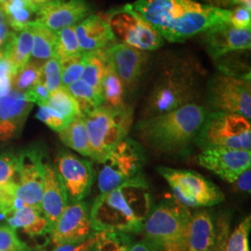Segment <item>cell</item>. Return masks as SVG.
Masks as SVG:
<instances>
[{
	"label": "cell",
	"instance_id": "obj_35",
	"mask_svg": "<svg viewBox=\"0 0 251 251\" xmlns=\"http://www.w3.org/2000/svg\"><path fill=\"white\" fill-rule=\"evenodd\" d=\"M132 244L126 233L100 232L92 251H130Z\"/></svg>",
	"mask_w": 251,
	"mask_h": 251
},
{
	"label": "cell",
	"instance_id": "obj_37",
	"mask_svg": "<svg viewBox=\"0 0 251 251\" xmlns=\"http://www.w3.org/2000/svg\"><path fill=\"white\" fill-rule=\"evenodd\" d=\"M23 206L24 203L15 194V182L0 183V214L8 218Z\"/></svg>",
	"mask_w": 251,
	"mask_h": 251
},
{
	"label": "cell",
	"instance_id": "obj_16",
	"mask_svg": "<svg viewBox=\"0 0 251 251\" xmlns=\"http://www.w3.org/2000/svg\"><path fill=\"white\" fill-rule=\"evenodd\" d=\"M198 164L231 185L237 177L251 168V151L210 148L198 154Z\"/></svg>",
	"mask_w": 251,
	"mask_h": 251
},
{
	"label": "cell",
	"instance_id": "obj_25",
	"mask_svg": "<svg viewBox=\"0 0 251 251\" xmlns=\"http://www.w3.org/2000/svg\"><path fill=\"white\" fill-rule=\"evenodd\" d=\"M0 9L12 31L29 26L36 19V11L30 2L23 0H0Z\"/></svg>",
	"mask_w": 251,
	"mask_h": 251
},
{
	"label": "cell",
	"instance_id": "obj_47",
	"mask_svg": "<svg viewBox=\"0 0 251 251\" xmlns=\"http://www.w3.org/2000/svg\"><path fill=\"white\" fill-rule=\"evenodd\" d=\"M233 187L239 192L251 194V170L249 169L242 172L235 181L233 182Z\"/></svg>",
	"mask_w": 251,
	"mask_h": 251
},
{
	"label": "cell",
	"instance_id": "obj_20",
	"mask_svg": "<svg viewBox=\"0 0 251 251\" xmlns=\"http://www.w3.org/2000/svg\"><path fill=\"white\" fill-rule=\"evenodd\" d=\"M75 34L82 53L104 50L116 41L104 15L90 14L75 25Z\"/></svg>",
	"mask_w": 251,
	"mask_h": 251
},
{
	"label": "cell",
	"instance_id": "obj_3",
	"mask_svg": "<svg viewBox=\"0 0 251 251\" xmlns=\"http://www.w3.org/2000/svg\"><path fill=\"white\" fill-rule=\"evenodd\" d=\"M207 113L205 106L189 103L141 119L136 129L142 142L152 150L171 155L182 154L195 144Z\"/></svg>",
	"mask_w": 251,
	"mask_h": 251
},
{
	"label": "cell",
	"instance_id": "obj_30",
	"mask_svg": "<svg viewBox=\"0 0 251 251\" xmlns=\"http://www.w3.org/2000/svg\"><path fill=\"white\" fill-rule=\"evenodd\" d=\"M47 105L60 113L68 122H71L76 117H83L77 101L67 87L64 86L50 92Z\"/></svg>",
	"mask_w": 251,
	"mask_h": 251
},
{
	"label": "cell",
	"instance_id": "obj_10",
	"mask_svg": "<svg viewBox=\"0 0 251 251\" xmlns=\"http://www.w3.org/2000/svg\"><path fill=\"white\" fill-rule=\"evenodd\" d=\"M116 38L140 50L151 51L164 43L160 33L139 14L131 4L110 9L103 14Z\"/></svg>",
	"mask_w": 251,
	"mask_h": 251
},
{
	"label": "cell",
	"instance_id": "obj_12",
	"mask_svg": "<svg viewBox=\"0 0 251 251\" xmlns=\"http://www.w3.org/2000/svg\"><path fill=\"white\" fill-rule=\"evenodd\" d=\"M16 197L24 205L41 209V199L45 177V157L39 148H28L17 153Z\"/></svg>",
	"mask_w": 251,
	"mask_h": 251
},
{
	"label": "cell",
	"instance_id": "obj_29",
	"mask_svg": "<svg viewBox=\"0 0 251 251\" xmlns=\"http://www.w3.org/2000/svg\"><path fill=\"white\" fill-rule=\"evenodd\" d=\"M125 88L117 73L107 62L105 73L101 82L102 105L110 108H118L125 105Z\"/></svg>",
	"mask_w": 251,
	"mask_h": 251
},
{
	"label": "cell",
	"instance_id": "obj_21",
	"mask_svg": "<svg viewBox=\"0 0 251 251\" xmlns=\"http://www.w3.org/2000/svg\"><path fill=\"white\" fill-rule=\"evenodd\" d=\"M68 201L66 190L56 168L50 164H46L41 210L48 220L50 229L69 204Z\"/></svg>",
	"mask_w": 251,
	"mask_h": 251
},
{
	"label": "cell",
	"instance_id": "obj_19",
	"mask_svg": "<svg viewBox=\"0 0 251 251\" xmlns=\"http://www.w3.org/2000/svg\"><path fill=\"white\" fill-rule=\"evenodd\" d=\"M33 104L24 93L13 90L0 99V144L21 134Z\"/></svg>",
	"mask_w": 251,
	"mask_h": 251
},
{
	"label": "cell",
	"instance_id": "obj_15",
	"mask_svg": "<svg viewBox=\"0 0 251 251\" xmlns=\"http://www.w3.org/2000/svg\"><path fill=\"white\" fill-rule=\"evenodd\" d=\"M56 170L63 180L68 200L82 201L90 193L95 173L89 160L73 152L61 151L56 159Z\"/></svg>",
	"mask_w": 251,
	"mask_h": 251
},
{
	"label": "cell",
	"instance_id": "obj_26",
	"mask_svg": "<svg viewBox=\"0 0 251 251\" xmlns=\"http://www.w3.org/2000/svg\"><path fill=\"white\" fill-rule=\"evenodd\" d=\"M59 133V138L64 145L83 156L91 158L90 141L87 133L84 117L75 118Z\"/></svg>",
	"mask_w": 251,
	"mask_h": 251
},
{
	"label": "cell",
	"instance_id": "obj_42",
	"mask_svg": "<svg viewBox=\"0 0 251 251\" xmlns=\"http://www.w3.org/2000/svg\"><path fill=\"white\" fill-rule=\"evenodd\" d=\"M231 218L227 213H223L215 224V241L211 251H225L228 236L231 233Z\"/></svg>",
	"mask_w": 251,
	"mask_h": 251
},
{
	"label": "cell",
	"instance_id": "obj_39",
	"mask_svg": "<svg viewBox=\"0 0 251 251\" xmlns=\"http://www.w3.org/2000/svg\"><path fill=\"white\" fill-rule=\"evenodd\" d=\"M36 117L56 132H60L70 123L60 113L47 104L39 106Z\"/></svg>",
	"mask_w": 251,
	"mask_h": 251
},
{
	"label": "cell",
	"instance_id": "obj_7",
	"mask_svg": "<svg viewBox=\"0 0 251 251\" xmlns=\"http://www.w3.org/2000/svg\"><path fill=\"white\" fill-rule=\"evenodd\" d=\"M195 144L201 150L227 148L251 151V120L221 111L207 113Z\"/></svg>",
	"mask_w": 251,
	"mask_h": 251
},
{
	"label": "cell",
	"instance_id": "obj_1",
	"mask_svg": "<svg viewBox=\"0 0 251 251\" xmlns=\"http://www.w3.org/2000/svg\"><path fill=\"white\" fill-rule=\"evenodd\" d=\"M131 5L170 42H182L208 28L229 23L230 9L197 0H138Z\"/></svg>",
	"mask_w": 251,
	"mask_h": 251
},
{
	"label": "cell",
	"instance_id": "obj_24",
	"mask_svg": "<svg viewBox=\"0 0 251 251\" xmlns=\"http://www.w3.org/2000/svg\"><path fill=\"white\" fill-rule=\"evenodd\" d=\"M9 227L23 229L31 237L40 236L50 232V226L42 210L35 206L24 205L7 218Z\"/></svg>",
	"mask_w": 251,
	"mask_h": 251
},
{
	"label": "cell",
	"instance_id": "obj_2",
	"mask_svg": "<svg viewBox=\"0 0 251 251\" xmlns=\"http://www.w3.org/2000/svg\"><path fill=\"white\" fill-rule=\"evenodd\" d=\"M152 207L151 189L141 175L97 197L90 222L95 232L142 233Z\"/></svg>",
	"mask_w": 251,
	"mask_h": 251
},
{
	"label": "cell",
	"instance_id": "obj_13",
	"mask_svg": "<svg viewBox=\"0 0 251 251\" xmlns=\"http://www.w3.org/2000/svg\"><path fill=\"white\" fill-rule=\"evenodd\" d=\"M108 63L121 79L126 93L138 90L148 68L150 55L123 43L116 44L104 50Z\"/></svg>",
	"mask_w": 251,
	"mask_h": 251
},
{
	"label": "cell",
	"instance_id": "obj_46",
	"mask_svg": "<svg viewBox=\"0 0 251 251\" xmlns=\"http://www.w3.org/2000/svg\"><path fill=\"white\" fill-rule=\"evenodd\" d=\"M204 4L219 9H232L236 6H244L251 10V0H202Z\"/></svg>",
	"mask_w": 251,
	"mask_h": 251
},
{
	"label": "cell",
	"instance_id": "obj_11",
	"mask_svg": "<svg viewBox=\"0 0 251 251\" xmlns=\"http://www.w3.org/2000/svg\"><path fill=\"white\" fill-rule=\"evenodd\" d=\"M207 99L215 111L241 115L251 120V78L217 73L208 81Z\"/></svg>",
	"mask_w": 251,
	"mask_h": 251
},
{
	"label": "cell",
	"instance_id": "obj_31",
	"mask_svg": "<svg viewBox=\"0 0 251 251\" xmlns=\"http://www.w3.org/2000/svg\"><path fill=\"white\" fill-rule=\"evenodd\" d=\"M74 98L77 101L82 116L102 105V97L87 82L82 79L75 81L67 87Z\"/></svg>",
	"mask_w": 251,
	"mask_h": 251
},
{
	"label": "cell",
	"instance_id": "obj_4",
	"mask_svg": "<svg viewBox=\"0 0 251 251\" xmlns=\"http://www.w3.org/2000/svg\"><path fill=\"white\" fill-rule=\"evenodd\" d=\"M198 72L189 59H173L165 64L144 102L142 119L194 103L198 95Z\"/></svg>",
	"mask_w": 251,
	"mask_h": 251
},
{
	"label": "cell",
	"instance_id": "obj_34",
	"mask_svg": "<svg viewBox=\"0 0 251 251\" xmlns=\"http://www.w3.org/2000/svg\"><path fill=\"white\" fill-rule=\"evenodd\" d=\"M251 229V216L246 217L228 236L225 251H251L250 233Z\"/></svg>",
	"mask_w": 251,
	"mask_h": 251
},
{
	"label": "cell",
	"instance_id": "obj_45",
	"mask_svg": "<svg viewBox=\"0 0 251 251\" xmlns=\"http://www.w3.org/2000/svg\"><path fill=\"white\" fill-rule=\"evenodd\" d=\"M100 232H95L88 237L86 240L76 244L63 245L54 247L52 251H92L96 243L99 240Z\"/></svg>",
	"mask_w": 251,
	"mask_h": 251
},
{
	"label": "cell",
	"instance_id": "obj_5",
	"mask_svg": "<svg viewBox=\"0 0 251 251\" xmlns=\"http://www.w3.org/2000/svg\"><path fill=\"white\" fill-rule=\"evenodd\" d=\"M191 216L177 202L153 206L144 223V242L153 251H186Z\"/></svg>",
	"mask_w": 251,
	"mask_h": 251
},
{
	"label": "cell",
	"instance_id": "obj_6",
	"mask_svg": "<svg viewBox=\"0 0 251 251\" xmlns=\"http://www.w3.org/2000/svg\"><path fill=\"white\" fill-rule=\"evenodd\" d=\"M91 149V159L98 164L127 137L133 122V109L125 104L118 108L100 105L84 115Z\"/></svg>",
	"mask_w": 251,
	"mask_h": 251
},
{
	"label": "cell",
	"instance_id": "obj_32",
	"mask_svg": "<svg viewBox=\"0 0 251 251\" xmlns=\"http://www.w3.org/2000/svg\"><path fill=\"white\" fill-rule=\"evenodd\" d=\"M42 64L40 61L30 60L20 69L12 78V89L18 92L25 93L33 88L41 79Z\"/></svg>",
	"mask_w": 251,
	"mask_h": 251
},
{
	"label": "cell",
	"instance_id": "obj_33",
	"mask_svg": "<svg viewBox=\"0 0 251 251\" xmlns=\"http://www.w3.org/2000/svg\"><path fill=\"white\" fill-rule=\"evenodd\" d=\"M57 43L55 57L60 60L82 53L75 26L65 27L56 32Z\"/></svg>",
	"mask_w": 251,
	"mask_h": 251
},
{
	"label": "cell",
	"instance_id": "obj_40",
	"mask_svg": "<svg viewBox=\"0 0 251 251\" xmlns=\"http://www.w3.org/2000/svg\"><path fill=\"white\" fill-rule=\"evenodd\" d=\"M18 165V154L13 152H0V183L14 181Z\"/></svg>",
	"mask_w": 251,
	"mask_h": 251
},
{
	"label": "cell",
	"instance_id": "obj_27",
	"mask_svg": "<svg viewBox=\"0 0 251 251\" xmlns=\"http://www.w3.org/2000/svg\"><path fill=\"white\" fill-rule=\"evenodd\" d=\"M33 33V48L31 56L37 61H47L55 56L57 35L56 32L37 22L31 24Z\"/></svg>",
	"mask_w": 251,
	"mask_h": 251
},
{
	"label": "cell",
	"instance_id": "obj_18",
	"mask_svg": "<svg viewBox=\"0 0 251 251\" xmlns=\"http://www.w3.org/2000/svg\"><path fill=\"white\" fill-rule=\"evenodd\" d=\"M92 10L91 5L86 0H63L38 9L36 22L57 32L78 25L92 14Z\"/></svg>",
	"mask_w": 251,
	"mask_h": 251
},
{
	"label": "cell",
	"instance_id": "obj_8",
	"mask_svg": "<svg viewBox=\"0 0 251 251\" xmlns=\"http://www.w3.org/2000/svg\"><path fill=\"white\" fill-rule=\"evenodd\" d=\"M144 163L143 146L127 136L99 164L98 187L100 194L141 176Z\"/></svg>",
	"mask_w": 251,
	"mask_h": 251
},
{
	"label": "cell",
	"instance_id": "obj_17",
	"mask_svg": "<svg viewBox=\"0 0 251 251\" xmlns=\"http://www.w3.org/2000/svg\"><path fill=\"white\" fill-rule=\"evenodd\" d=\"M201 35L206 52L216 62L228 54L251 50V29L239 30L225 23L208 28Z\"/></svg>",
	"mask_w": 251,
	"mask_h": 251
},
{
	"label": "cell",
	"instance_id": "obj_23",
	"mask_svg": "<svg viewBox=\"0 0 251 251\" xmlns=\"http://www.w3.org/2000/svg\"><path fill=\"white\" fill-rule=\"evenodd\" d=\"M32 48L33 33L30 25L21 31H10L1 53L9 61L17 74L30 61Z\"/></svg>",
	"mask_w": 251,
	"mask_h": 251
},
{
	"label": "cell",
	"instance_id": "obj_44",
	"mask_svg": "<svg viewBox=\"0 0 251 251\" xmlns=\"http://www.w3.org/2000/svg\"><path fill=\"white\" fill-rule=\"evenodd\" d=\"M24 94L27 100H29L32 103H36L40 106L47 104L50 92L47 89L43 81L40 79L33 88L27 90Z\"/></svg>",
	"mask_w": 251,
	"mask_h": 251
},
{
	"label": "cell",
	"instance_id": "obj_38",
	"mask_svg": "<svg viewBox=\"0 0 251 251\" xmlns=\"http://www.w3.org/2000/svg\"><path fill=\"white\" fill-rule=\"evenodd\" d=\"M41 80L43 81L50 92H52L63 86L60 59L54 56L42 64Z\"/></svg>",
	"mask_w": 251,
	"mask_h": 251
},
{
	"label": "cell",
	"instance_id": "obj_43",
	"mask_svg": "<svg viewBox=\"0 0 251 251\" xmlns=\"http://www.w3.org/2000/svg\"><path fill=\"white\" fill-rule=\"evenodd\" d=\"M229 24L239 30L251 29V10L244 6H236L230 9Z\"/></svg>",
	"mask_w": 251,
	"mask_h": 251
},
{
	"label": "cell",
	"instance_id": "obj_22",
	"mask_svg": "<svg viewBox=\"0 0 251 251\" xmlns=\"http://www.w3.org/2000/svg\"><path fill=\"white\" fill-rule=\"evenodd\" d=\"M215 241V223L211 214L200 210L192 214L186 251H211Z\"/></svg>",
	"mask_w": 251,
	"mask_h": 251
},
{
	"label": "cell",
	"instance_id": "obj_48",
	"mask_svg": "<svg viewBox=\"0 0 251 251\" xmlns=\"http://www.w3.org/2000/svg\"><path fill=\"white\" fill-rule=\"evenodd\" d=\"M9 33H10V30H9V25H8L6 19L4 17V15L0 9V51L4 48Z\"/></svg>",
	"mask_w": 251,
	"mask_h": 251
},
{
	"label": "cell",
	"instance_id": "obj_36",
	"mask_svg": "<svg viewBox=\"0 0 251 251\" xmlns=\"http://www.w3.org/2000/svg\"><path fill=\"white\" fill-rule=\"evenodd\" d=\"M62 71V84L68 87L82 77L84 70V53L60 60Z\"/></svg>",
	"mask_w": 251,
	"mask_h": 251
},
{
	"label": "cell",
	"instance_id": "obj_49",
	"mask_svg": "<svg viewBox=\"0 0 251 251\" xmlns=\"http://www.w3.org/2000/svg\"><path fill=\"white\" fill-rule=\"evenodd\" d=\"M29 1L32 4V6L34 7L35 10L37 11L38 9H41L45 6L53 4V3H57V2H60V1H63V0H29Z\"/></svg>",
	"mask_w": 251,
	"mask_h": 251
},
{
	"label": "cell",
	"instance_id": "obj_28",
	"mask_svg": "<svg viewBox=\"0 0 251 251\" xmlns=\"http://www.w3.org/2000/svg\"><path fill=\"white\" fill-rule=\"evenodd\" d=\"M106 65L107 60L104 54V50L84 53V70L81 79L87 82L100 95L101 82L105 73Z\"/></svg>",
	"mask_w": 251,
	"mask_h": 251
},
{
	"label": "cell",
	"instance_id": "obj_9",
	"mask_svg": "<svg viewBox=\"0 0 251 251\" xmlns=\"http://www.w3.org/2000/svg\"><path fill=\"white\" fill-rule=\"evenodd\" d=\"M157 171L167 180L176 202L181 206L207 207L225 200L224 193L217 185L195 171L166 167L157 168Z\"/></svg>",
	"mask_w": 251,
	"mask_h": 251
},
{
	"label": "cell",
	"instance_id": "obj_50",
	"mask_svg": "<svg viewBox=\"0 0 251 251\" xmlns=\"http://www.w3.org/2000/svg\"><path fill=\"white\" fill-rule=\"evenodd\" d=\"M130 251H153L150 247H148L144 241L133 244L130 248Z\"/></svg>",
	"mask_w": 251,
	"mask_h": 251
},
{
	"label": "cell",
	"instance_id": "obj_41",
	"mask_svg": "<svg viewBox=\"0 0 251 251\" xmlns=\"http://www.w3.org/2000/svg\"><path fill=\"white\" fill-rule=\"evenodd\" d=\"M0 251H31L25 243L21 241L14 229L0 226Z\"/></svg>",
	"mask_w": 251,
	"mask_h": 251
},
{
	"label": "cell",
	"instance_id": "obj_14",
	"mask_svg": "<svg viewBox=\"0 0 251 251\" xmlns=\"http://www.w3.org/2000/svg\"><path fill=\"white\" fill-rule=\"evenodd\" d=\"M95 231L90 222V209L83 202L68 204L50 229V240L56 246L76 244L86 240Z\"/></svg>",
	"mask_w": 251,
	"mask_h": 251
}]
</instances>
